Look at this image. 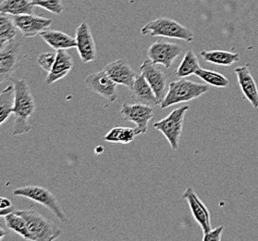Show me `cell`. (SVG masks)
Returning a JSON list of instances; mask_svg holds the SVG:
<instances>
[{
	"instance_id": "1",
	"label": "cell",
	"mask_w": 258,
	"mask_h": 241,
	"mask_svg": "<svg viewBox=\"0 0 258 241\" xmlns=\"http://www.w3.org/2000/svg\"><path fill=\"white\" fill-rule=\"evenodd\" d=\"M14 85V110L15 117L13 125V136L26 135L32 130L29 118L35 111V101L30 86L24 79H10Z\"/></svg>"
},
{
	"instance_id": "2",
	"label": "cell",
	"mask_w": 258,
	"mask_h": 241,
	"mask_svg": "<svg viewBox=\"0 0 258 241\" xmlns=\"http://www.w3.org/2000/svg\"><path fill=\"white\" fill-rule=\"evenodd\" d=\"M209 90L207 84L192 82L190 80L181 78L178 81L171 82L168 84V89L166 95L160 104L161 109H167L168 107L180 104L183 102H189L198 99Z\"/></svg>"
},
{
	"instance_id": "3",
	"label": "cell",
	"mask_w": 258,
	"mask_h": 241,
	"mask_svg": "<svg viewBox=\"0 0 258 241\" xmlns=\"http://www.w3.org/2000/svg\"><path fill=\"white\" fill-rule=\"evenodd\" d=\"M22 215L33 236V241H53L61 235V230L33 208L15 211Z\"/></svg>"
},
{
	"instance_id": "4",
	"label": "cell",
	"mask_w": 258,
	"mask_h": 241,
	"mask_svg": "<svg viewBox=\"0 0 258 241\" xmlns=\"http://www.w3.org/2000/svg\"><path fill=\"white\" fill-rule=\"evenodd\" d=\"M143 35L163 36L168 38L180 39L191 43L195 38V34L190 29L186 28L178 22L169 18H158L146 23L141 29Z\"/></svg>"
},
{
	"instance_id": "5",
	"label": "cell",
	"mask_w": 258,
	"mask_h": 241,
	"mask_svg": "<svg viewBox=\"0 0 258 241\" xmlns=\"http://www.w3.org/2000/svg\"><path fill=\"white\" fill-rule=\"evenodd\" d=\"M12 194L13 196L27 198L29 200L40 203L47 210H49L61 223H67V215L59 205L56 197L47 188L40 185H26L16 188L12 192Z\"/></svg>"
},
{
	"instance_id": "6",
	"label": "cell",
	"mask_w": 258,
	"mask_h": 241,
	"mask_svg": "<svg viewBox=\"0 0 258 241\" xmlns=\"http://www.w3.org/2000/svg\"><path fill=\"white\" fill-rule=\"evenodd\" d=\"M189 111V106L180 107L173 110L167 117L163 118L154 124V128L161 132L169 142L170 148L173 151H178L180 147V137L182 133L183 122L186 112Z\"/></svg>"
},
{
	"instance_id": "7",
	"label": "cell",
	"mask_w": 258,
	"mask_h": 241,
	"mask_svg": "<svg viewBox=\"0 0 258 241\" xmlns=\"http://www.w3.org/2000/svg\"><path fill=\"white\" fill-rule=\"evenodd\" d=\"M120 113L125 121L136 125L135 128L136 135H144L148 129V123L154 118V108L143 103H124L120 109Z\"/></svg>"
},
{
	"instance_id": "8",
	"label": "cell",
	"mask_w": 258,
	"mask_h": 241,
	"mask_svg": "<svg viewBox=\"0 0 258 241\" xmlns=\"http://www.w3.org/2000/svg\"><path fill=\"white\" fill-rule=\"evenodd\" d=\"M21 42L12 40L0 49V84L12 78L20 66Z\"/></svg>"
},
{
	"instance_id": "9",
	"label": "cell",
	"mask_w": 258,
	"mask_h": 241,
	"mask_svg": "<svg viewBox=\"0 0 258 241\" xmlns=\"http://www.w3.org/2000/svg\"><path fill=\"white\" fill-rule=\"evenodd\" d=\"M181 52L182 47L176 43L158 41L149 46L147 57L155 64H160L168 69Z\"/></svg>"
},
{
	"instance_id": "10",
	"label": "cell",
	"mask_w": 258,
	"mask_h": 241,
	"mask_svg": "<svg viewBox=\"0 0 258 241\" xmlns=\"http://www.w3.org/2000/svg\"><path fill=\"white\" fill-rule=\"evenodd\" d=\"M84 83L91 91L102 95L107 101L113 102L118 99V84L109 77L105 70L91 73L85 78Z\"/></svg>"
},
{
	"instance_id": "11",
	"label": "cell",
	"mask_w": 258,
	"mask_h": 241,
	"mask_svg": "<svg viewBox=\"0 0 258 241\" xmlns=\"http://www.w3.org/2000/svg\"><path fill=\"white\" fill-rule=\"evenodd\" d=\"M141 74L146 78L147 83L151 86L154 93L156 94L158 104L162 103L166 95L167 88V76L161 69L157 67V64L150 61L146 60L141 65Z\"/></svg>"
},
{
	"instance_id": "12",
	"label": "cell",
	"mask_w": 258,
	"mask_h": 241,
	"mask_svg": "<svg viewBox=\"0 0 258 241\" xmlns=\"http://www.w3.org/2000/svg\"><path fill=\"white\" fill-rule=\"evenodd\" d=\"M18 30L22 33L23 37L30 38L38 35L50 27L52 19L41 17L32 14H23L12 16Z\"/></svg>"
},
{
	"instance_id": "13",
	"label": "cell",
	"mask_w": 258,
	"mask_h": 241,
	"mask_svg": "<svg viewBox=\"0 0 258 241\" xmlns=\"http://www.w3.org/2000/svg\"><path fill=\"white\" fill-rule=\"evenodd\" d=\"M76 49L84 63L94 62L96 59V46L88 23L83 22L75 33Z\"/></svg>"
},
{
	"instance_id": "14",
	"label": "cell",
	"mask_w": 258,
	"mask_h": 241,
	"mask_svg": "<svg viewBox=\"0 0 258 241\" xmlns=\"http://www.w3.org/2000/svg\"><path fill=\"white\" fill-rule=\"evenodd\" d=\"M181 200H186L188 202L189 207L191 209V214L195 220L201 226L204 235L212 229L209 210L191 187H188L184 191V193L181 196Z\"/></svg>"
},
{
	"instance_id": "15",
	"label": "cell",
	"mask_w": 258,
	"mask_h": 241,
	"mask_svg": "<svg viewBox=\"0 0 258 241\" xmlns=\"http://www.w3.org/2000/svg\"><path fill=\"white\" fill-rule=\"evenodd\" d=\"M104 70L116 84L126 86L130 90L133 88L137 73L128 62L118 60L108 63Z\"/></svg>"
},
{
	"instance_id": "16",
	"label": "cell",
	"mask_w": 258,
	"mask_h": 241,
	"mask_svg": "<svg viewBox=\"0 0 258 241\" xmlns=\"http://www.w3.org/2000/svg\"><path fill=\"white\" fill-rule=\"evenodd\" d=\"M238 84L241 87V92L246 98L247 101L251 103L253 108H258V88L255 80L250 71V66L246 64L241 67H237L235 70Z\"/></svg>"
},
{
	"instance_id": "17",
	"label": "cell",
	"mask_w": 258,
	"mask_h": 241,
	"mask_svg": "<svg viewBox=\"0 0 258 241\" xmlns=\"http://www.w3.org/2000/svg\"><path fill=\"white\" fill-rule=\"evenodd\" d=\"M74 62L72 56L66 51H56V61L45 77V85H51L67 76L72 72Z\"/></svg>"
},
{
	"instance_id": "18",
	"label": "cell",
	"mask_w": 258,
	"mask_h": 241,
	"mask_svg": "<svg viewBox=\"0 0 258 241\" xmlns=\"http://www.w3.org/2000/svg\"><path fill=\"white\" fill-rule=\"evenodd\" d=\"M132 91V100L136 103H143L150 106L159 105L156 94L142 74H137Z\"/></svg>"
},
{
	"instance_id": "19",
	"label": "cell",
	"mask_w": 258,
	"mask_h": 241,
	"mask_svg": "<svg viewBox=\"0 0 258 241\" xmlns=\"http://www.w3.org/2000/svg\"><path fill=\"white\" fill-rule=\"evenodd\" d=\"M39 35L46 44L56 51H67L76 47L75 38L60 31L45 30L40 33Z\"/></svg>"
},
{
	"instance_id": "20",
	"label": "cell",
	"mask_w": 258,
	"mask_h": 241,
	"mask_svg": "<svg viewBox=\"0 0 258 241\" xmlns=\"http://www.w3.org/2000/svg\"><path fill=\"white\" fill-rule=\"evenodd\" d=\"M205 62L219 66H231L240 61V54L237 52L226 51H203L200 52Z\"/></svg>"
},
{
	"instance_id": "21",
	"label": "cell",
	"mask_w": 258,
	"mask_h": 241,
	"mask_svg": "<svg viewBox=\"0 0 258 241\" xmlns=\"http://www.w3.org/2000/svg\"><path fill=\"white\" fill-rule=\"evenodd\" d=\"M0 12L12 16L32 14L34 6L31 0H4L0 3Z\"/></svg>"
},
{
	"instance_id": "22",
	"label": "cell",
	"mask_w": 258,
	"mask_h": 241,
	"mask_svg": "<svg viewBox=\"0 0 258 241\" xmlns=\"http://www.w3.org/2000/svg\"><path fill=\"white\" fill-rule=\"evenodd\" d=\"M17 30L12 15L0 12V49L16 38Z\"/></svg>"
},
{
	"instance_id": "23",
	"label": "cell",
	"mask_w": 258,
	"mask_h": 241,
	"mask_svg": "<svg viewBox=\"0 0 258 241\" xmlns=\"http://www.w3.org/2000/svg\"><path fill=\"white\" fill-rule=\"evenodd\" d=\"M199 68L200 64L197 54L190 50L186 52L179 67L175 71L174 75L178 78H185L190 75L196 74Z\"/></svg>"
},
{
	"instance_id": "24",
	"label": "cell",
	"mask_w": 258,
	"mask_h": 241,
	"mask_svg": "<svg viewBox=\"0 0 258 241\" xmlns=\"http://www.w3.org/2000/svg\"><path fill=\"white\" fill-rule=\"evenodd\" d=\"M14 110V85H8L0 93V126L6 123Z\"/></svg>"
},
{
	"instance_id": "25",
	"label": "cell",
	"mask_w": 258,
	"mask_h": 241,
	"mask_svg": "<svg viewBox=\"0 0 258 241\" xmlns=\"http://www.w3.org/2000/svg\"><path fill=\"white\" fill-rule=\"evenodd\" d=\"M136 136L137 135L135 133V128L116 126L108 131V133L104 137V140L109 143H120L124 145H128L135 140Z\"/></svg>"
},
{
	"instance_id": "26",
	"label": "cell",
	"mask_w": 258,
	"mask_h": 241,
	"mask_svg": "<svg viewBox=\"0 0 258 241\" xmlns=\"http://www.w3.org/2000/svg\"><path fill=\"white\" fill-rule=\"evenodd\" d=\"M4 218L7 227L9 229L16 232L18 235H21L25 240L33 241V236L29 231L26 221L22 215L18 214L16 212H12L6 215Z\"/></svg>"
},
{
	"instance_id": "27",
	"label": "cell",
	"mask_w": 258,
	"mask_h": 241,
	"mask_svg": "<svg viewBox=\"0 0 258 241\" xmlns=\"http://www.w3.org/2000/svg\"><path fill=\"white\" fill-rule=\"evenodd\" d=\"M195 75H197V77H199L201 80H203L208 85H211L214 87L224 88V87L229 86V84H230L229 80L223 74L214 72L211 70L202 69L200 67L197 70Z\"/></svg>"
},
{
	"instance_id": "28",
	"label": "cell",
	"mask_w": 258,
	"mask_h": 241,
	"mask_svg": "<svg viewBox=\"0 0 258 241\" xmlns=\"http://www.w3.org/2000/svg\"><path fill=\"white\" fill-rule=\"evenodd\" d=\"M31 2L33 6L40 7L56 15H60L64 11L62 0H31Z\"/></svg>"
},
{
	"instance_id": "29",
	"label": "cell",
	"mask_w": 258,
	"mask_h": 241,
	"mask_svg": "<svg viewBox=\"0 0 258 241\" xmlns=\"http://www.w3.org/2000/svg\"><path fill=\"white\" fill-rule=\"evenodd\" d=\"M56 53H53V52L42 53L37 58V63L45 73H48L50 72L51 69L54 65V62L56 61Z\"/></svg>"
},
{
	"instance_id": "30",
	"label": "cell",
	"mask_w": 258,
	"mask_h": 241,
	"mask_svg": "<svg viewBox=\"0 0 258 241\" xmlns=\"http://www.w3.org/2000/svg\"><path fill=\"white\" fill-rule=\"evenodd\" d=\"M12 212H14V206L12 201L4 197H0V217H5Z\"/></svg>"
},
{
	"instance_id": "31",
	"label": "cell",
	"mask_w": 258,
	"mask_h": 241,
	"mask_svg": "<svg viewBox=\"0 0 258 241\" xmlns=\"http://www.w3.org/2000/svg\"><path fill=\"white\" fill-rule=\"evenodd\" d=\"M224 230V227L222 225H220L216 229H211L208 233L205 234L203 236V240L204 241H220L221 240V236H222V232Z\"/></svg>"
},
{
	"instance_id": "32",
	"label": "cell",
	"mask_w": 258,
	"mask_h": 241,
	"mask_svg": "<svg viewBox=\"0 0 258 241\" xmlns=\"http://www.w3.org/2000/svg\"><path fill=\"white\" fill-rule=\"evenodd\" d=\"M6 231L3 229V228H1V227H0V240H1V239H3V238L6 236Z\"/></svg>"
},
{
	"instance_id": "33",
	"label": "cell",
	"mask_w": 258,
	"mask_h": 241,
	"mask_svg": "<svg viewBox=\"0 0 258 241\" xmlns=\"http://www.w3.org/2000/svg\"><path fill=\"white\" fill-rule=\"evenodd\" d=\"M104 152V149L102 147H98L96 149V154H101L102 152Z\"/></svg>"
}]
</instances>
